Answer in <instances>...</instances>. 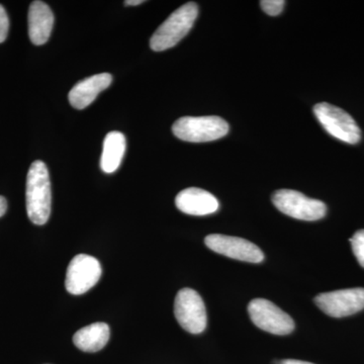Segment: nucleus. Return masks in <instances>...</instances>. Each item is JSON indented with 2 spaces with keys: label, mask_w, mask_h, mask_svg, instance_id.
<instances>
[{
  "label": "nucleus",
  "mask_w": 364,
  "mask_h": 364,
  "mask_svg": "<svg viewBox=\"0 0 364 364\" xmlns=\"http://www.w3.org/2000/svg\"><path fill=\"white\" fill-rule=\"evenodd\" d=\"M352 250L359 264L364 267V230H359L350 239Z\"/></svg>",
  "instance_id": "obj_16"
},
{
  "label": "nucleus",
  "mask_w": 364,
  "mask_h": 364,
  "mask_svg": "<svg viewBox=\"0 0 364 364\" xmlns=\"http://www.w3.org/2000/svg\"><path fill=\"white\" fill-rule=\"evenodd\" d=\"M7 210V202L6 198L0 196V218L6 214Z\"/></svg>",
  "instance_id": "obj_19"
},
{
  "label": "nucleus",
  "mask_w": 364,
  "mask_h": 364,
  "mask_svg": "<svg viewBox=\"0 0 364 364\" xmlns=\"http://www.w3.org/2000/svg\"><path fill=\"white\" fill-rule=\"evenodd\" d=\"M273 205L289 217L301 221H318L325 217L327 207L321 200L310 198L293 189H279L272 196Z\"/></svg>",
  "instance_id": "obj_4"
},
{
  "label": "nucleus",
  "mask_w": 364,
  "mask_h": 364,
  "mask_svg": "<svg viewBox=\"0 0 364 364\" xmlns=\"http://www.w3.org/2000/svg\"><path fill=\"white\" fill-rule=\"evenodd\" d=\"M9 28V16H7L6 9L0 4V44L6 40Z\"/></svg>",
  "instance_id": "obj_18"
},
{
  "label": "nucleus",
  "mask_w": 364,
  "mask_h": 364,
  "mask_svg": "<svg viewBox=\"0 0 364 364\" xmlns=\"http://www.w3.org/2000/svg\"><path fill=\"white\" fill-rule=\"evenodd\" d=\"M314 114L330 135L344 143L358 144L361 131L353 117L335 105L321 102L314 107Z\"/></svg>",
  "instance_id": "obj_5"
},
{
  "label": "nucleus",
  "mask_w": 364,
  "mask_h": 364,
  "mask_svg": "<svg viewBox=\"0 0 364 364\" xmlns=\"http://www.w3.org/2000/svg\"><path fill=\"white\" fill-rule=\"evenodd\" d=\"M316 305L333 318H343L360 312L364 309V289H340L318 294Z\"/></svg>",
  "instance_id": "obj_9"
},
{
  "label": "nucleus",
  "mask_w": 364,
  "mask_h": 364,
  "mask_svg": "<svg viewBox=\"0 0 364 364\" xmlns=\"http://www.w3.org/2000/svg\"><path fill=\"white\" fill-rule=\"evenodd\" d=\"M248 313L254 325L263 331L280 336L294 331L293 318L268 299H255L251 301Z\"/></svg>",
  "instance_id": "obj_7"
},
{
  "label": "nucleus",
  "mask_w": 364,
  "mask_h": 364,
  "mask_svg": "<svg viewBox=\"0 0 364 364\" xmlns=\"http://www.w3.org/2000/svg\"><path fill=\"white\" fill-rule=\"evenodd\" d=\"M112 76L109 73H100L81 80L69 92V102L77 109H83L95 102L102 91L111 85Z\"/></svg>",
  "instance_id": "obj_13"
},
{
  "label": "nucleus",
  "mask_w": 364,
  "mask_h": 364,
  "mask_svg": "<svg viewBox=\"0 0 364 364\" xmlns=\"http://www.w3.org/2000/svg\"><path fill=\"white\" fill-rule=\"evenodd\" d=\"M176 205L179 210L186 215H212L219 210V202L212 193L202 188L183 189L177 195Z\"/></svg>",
  "instance_id": "obj_11"
},
{
  "label": "nucleus",
  "mask_w": 364,
  "mask_h": 364,
  "mask_svg": "<svg viewBox=\"0 0 364 364\" xmlns=\"http://www.w3.org/2000/svg\"><path fill=\"white\" fill-rule=\"evenodd\" d=\"M277 364H314L306 363V361L296 360V359H286V360L279 361Z\"/></svg>",
  "instance_id": "obj_20"
},
{
  "label": "nucleus",
  "mask_w": 364,
  "mask_h": 364,
  "mask_svg": "<svg viewBox=\"0 0 364 364\" xmlns=\"http://www.w3.org/2000/svg\"><path fill=\"white\" fill-rule=\"evenodd\" d=\"M26 213L35 225H45L51 214V182L44 162L37 160L31 165L26 176Z\"/></svg>",
  "instance_id": "obj_1"
},
{
  "label": "nucleus",
  "mask_w": 364,
  "mask_h": 364,
  "mask_svg": "<svg viewBox=\"0 0 364 364\" xmlns=\"http://www.w3.org/2000/svg\"><path fill=\"white\" fill-rule=\"evenodd\" d=\"M126 136L121 132H109L104 141L100 168L105 173H114L121 165L126 152Z\"/></svg>",
  "instance_id": "obj_15"
},
{
  "label": "nucleus",
  "mask_w": 364,
  "mask_h": 364,
  "mask_svg": "<svg viewBox=\"0 0 364 364\" xmlns=\"http://www.w3.org/2000/svg\"><path fill=\"white\" fill-rule=\"evenodd\" d=\"M174 315L179 325L191 334H200L207 328V310L202 296L188 287L177 294Z\"/></svg>",
  "instance_id": "obj_6"
},
{
  "label": "nucleus",
  "mask_w": 364,
  "mask_h": 364,
  "mask_svg": "<svg viewBox=\"0 0 364 364\" xmlns=\"http://www.w3.org/2000/svg\"><path fill=\"white\" fill-rule=\"evenodd\" d=\"M198 16V6L195 2H188L179 7L153 33L150 40L151 49L161 52L178 44L191 30Z\"/></svg>",
  "instance_id": "obj_2"
},
{
  "label": "nucleus",
  "mask_w": 364,
  "mask_h": 364,
  "mask_svg": "<svg viewBox=\"0 0 364 364\" xmlns=\"http://www.w3.org/2000/svg\"><path fill=\"white\" fill-rule=\"evenodd\" d=\"M205 243L214 252L233 259L250 263H260L264 259L261 249L246 239L212 234L205 237Z\"/></svg>",
  "instance_id": "obj_10"
},
{
  "label": "nucleus",
  "mask_w": 364,
  "mask_h": 364,
  "mask_svg": "<svg viewBox=\"0 0 364 364\" xmlns=\"http://www.w3.org/2000/svg\"><path fill=\"white\" fill-rule=\"evenodd\" d=\"M28 36L33 45H44L51 36L54 14L44 1L36 0L28 9Z\"/></svg>",
  "instance_id": "obj_12"
},
{
  "label": "nucleus",
  "mask_w": 364,
  "mask_h": 364,
  "mask_svg": "<svg viewBox=\"0 0 364 364\" xmlns=\"http://www.w3.org/2000/svg\"><path fill=\"white\" fill-rule=\"evenodd\" d=\"M286 1L284 0H262L260 6L262 11L268 16H275L282 14Z\"/></svg>",
  "instance_id": "obj_17"
},
{
  "label": "nucleus",
  "mask_w": 364,
  "mask_h": 364,
  "mask_svg": "<svg viewBox=\"0 0 364 364\" xmlns=\"http://www.w3.org/2000/svg\"><path fill=\"white\" fill-rule=\"evenodd\" d=\"M111 330L105 323H93L75 333L73 342L78 349L85 352H97L109 342Z\"/></svg>",
  "instance_id": "obj_14"
},
{
  "label": "nucleus",
  "mask_w": 364,
  "mask_h": 364,
  "mask_svg": "<svg viewBox=\"0 0 364 364\" xmlns=\"http://www.w3.org/2000/svg\"><path fill=\"white\" fill-rule=\"evenodd\" d=\"M172 132L186 142H210L226 136L229 124L217 116L182 117L173 124Z\"/></svg>",
  "instance_id": "obj_3"
},
{
  "label": "nucleus",
  "mask_w": 364,
  "mask_h": 364,
  "mask_svg": "<svg viewBox=\"0 0 364 364\" xmlns=\"http://www.w3.org/2000/svg\"><path fill=\"white\" fill-rule=\"evenodd\" d=\"M100 261L86 254H78L67 268L65 287L67 291L80 296L92 289L102 277Z\"/></svg>",
  "instance_id": "obj_8"
},
{
  "label": "nucleus",
  "mask_w": 364,
  "mask_h": 364,
  "mask_svg": "<svg viewBox=\"0 0 364 364\" xmlns=\"http://www.w3.org/2000/svg\"><path fill=\"white\" fill-rule=\"evenodd\" d=\"M144 4V0H127L124 1V6H139Z\"/></svg>",
  "instance_id": "obj_21"
}]
</instances>
